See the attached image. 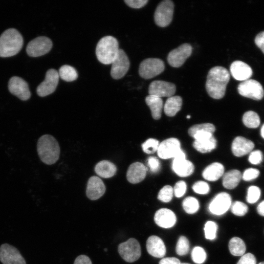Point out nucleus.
Listing matches in <instances>:
<instances>
[{
	"instance_id": "obj_1",
	"label": "nucleus",
	"mask_w": 264,
	"mask_h": 264,
	"mask_svg": "<svg viewBox=\"0 0 264 264\" xmlns=\"http://www.w3.org/2000/svg\"><path fill=\"white\" fill-rule=\"evenodd\" d=\"M230 80L229 71L220 66L212 67L208 72L205 84L208 95L215 99L223 98Z\"/></svg>"
},
{
	"instance_id": "obj_2",
	"label": "nucleus",
	"mask_w": 264,
	"mask_h": 264,
	"mask_svg": "<svg viewBox=\"0 0 264 264\" xmlns=\"http://www.w3.org/2000/svg\"><path fill=\"white\" fill-rule=\"evenodd\" d=\"M37 149L39 158L45 164H53L59 158V143L51 135L44 134L41 136L37 142Z\"/></svg>"
},
{
	"instance_id": "obj_3",
	"label": "nucleus",
	"mask_w": 264,
	"mask_h": 264,
	"mask_svg": "<svg viewBox=\"0 0 264 264\" xmlns=\"http://www.w3.org/2000/svg\"><path fill=\"white\" fill-rule=\"evenodd\" d=\"M23 43V38L17 29H6L0 36V57H9L17 54Z\"/></svg>"
},
{
	"instance_id": "obj_4",
	"label": "nucleus",
	"mask_w": 264,
	"mask_h": 264,
	"mask_svg": "<svg viewBox=\"0 0 264 264\" xmlns=\"http://www.w3.org/2000/svg\"><path fill=\"white\" fill-rule=\"evenodd\" d=\"M119 49L116 39L111 36H107L101 38L97 43L96 55L101 63L110 64L116 58Z\"/></svg>"
},
{
	"instance_id": "obj_5",
	"label": "nucleus",
	"mask_w": 264,
	"mask_h": 264,
	"mask_svg": "<svg viewBox=\"0 0 264 264\" xmlns=\"http://www.w3.org/2000/svg\"><path fill=\"white\" fill-rule=\"evenodd\" d=\"M165 69L164 62L158 58H147L139 65V74L145 79H151L161 73Z\"/></svg>"
},
{
	"instance_id": "obj_6",
	"label": "nucleus",
	"mask_w": 264,
	"mask_h": 264,
	"mask_svg": "<svg viewBox=\"0 0 264 264\" xmlns=\"http://www.w3.org/2000/svg\"><path fill=\"white\" fill-rule=\"evenodd\" d=\"M174 9V2L170 0H165L159 3L155 11L154 19L158 26L164 27L171 22Z\"/></svg>"
},
{
	"instance_id": "obj_7",
	"label": "nucleus",
	"mask_w": 264,
	"mask_h": 264,
	"mask_svg": "<svg viewBox=\"0 0 264 264\" xmlns=\"http://www.w3.org/2000/svg\"><path fill=\"white\" fill-rule=\"evenodd\" d=\"M118 251L122 258L129 263L137 261L141 256V253L139 242L132 238L119 244Z\"/></svg>"
},
{
	"instance_id": "obj_8",
	"label": "nucleus",
	"mask_w": 264,
	"mask_h": 264,
	"mask_svg": "<svg viewBox=\"0 0 264 264\" xmlns=\"http://www.w3.org/2000/svg\"><path fill=\"white\" fill-rule=\"evenodd\" d=\"M239 94L242 96L256 100L262 99L264 90L261 84L256 80L248 79L242 81L238 87Z\"/></svg>"
},
{
	"instance_id": "obj_9",
	"label": "nucleus",
	"mask_w": 264,
	"mask_h": 264,
	"mask_svg": "<svg viewBox=\"0 0 264 264\" xmlns=\"http://www.w3.org/2000/svg\"><path fill=\"white\" fill-rule=\"evenodd\" d=\"M52 47V43L49 38L39 36L28 43L26 50L29 56L36 57L47 53Z\"/></svg>"
},
{
	"instance_id": "obj_10",
	"label": "nucleus",
	"mask_w": 264,
	"mask_h": 264,
	"mask_svg": "<svg viewBox=\"0 0 264 264\" xmlns=\"http://www.w3.org/2000/svg\"><path fill=\"white\" fill-rule=\"evenodd\" d=\"M0 262L2 264H26L20 251L7 243L0 246Z\"/></svg>"
},
{
	"instance_id": "obj_11",
	"label": "nucleus",
	"mask_w": 264,
	"mask_h": 264,
	"mask_svg": "<svg viewBox=\"0 0 264 264\" xmlns=\"http://www.w3.org/2000/svg\"><path fill=\"white\" fill-rule=\"evenodd\" d=\"M192 53L191 45L187 43L183 44L169 52L167 57L168 62L172 67H179L184 63Z\"/></svg>"
},
{
	"instance_id": "obj_12",
	"label": "nucleus",
	"mask_w": 264,
	"mask_h": 264,
	"mask_svg": "<svg viewBox=\"0 0 264 264\" xmlns=\"http://www.w3.org/2000/svg\"><path fill=\"white\" fill-rule=\"evenodd\" d=\"M58 72L54 69H48L44 80L37 88V93L41 97H44L55 90L59 82Z\"/></svg>"
},
{
	"instance_id": "obj_13",
	"label": "nucleus",
	"mask_w": 264,
	"mask_h": 264,
	"mask_svg": "<svg viewBox=\"0 0 264 264\" xmlns=\"http://www.w3.org/2000/svg\"><path fill=\"white\" fill-rule=\"evenodd\" d=\"M111 65L110 75L113 79H119L126 74L130 67V61L123 49H119Z\"/></svg>"
},
{
	"instance_id": "obj_14",
	"label": "nucleus",
	"mask_w": 264,
	"mask_h": 264,
	"mask_svg": "<svg viewBox=\"0 0 264 264\" xmlns=\"http://www.w3.org/2000/svg\"><path fill=\"white\" fill-rule=\"evenodd\" d=\"M8 87L10 92L21 100H27L31 96L27 82L20 77H11L9 80Z\"/></svg>"
},
{
	"instance_id": "obj_15",
	"label": "nucleus",
	"mask_w": 264,
	"mask_h": 264,
	"mask_svg": "<svg viewBox=\"0 0 264 264\" xmlns=\"http://www.w3.org/2000/svg\"><path fill=\"white\" fill-rule=\"evenodd\" d=\"M185 153L181 150L174 157L172 169L179 176L186 177L190 176L194 171L193 163L186 159Z\"/></svg>"
},
{
	"instance_id": "obj_16",
	"label": "nucleus",
	"mask_w": 264,
	"mask_h": 264,
	"mask_svg": "<svg viewBox=\"0 0 264 264\" xmlns=\"http://www.w3.org/2000/svg\"><path fill=\"white\" fill-rule=\"evenodd\" d=\"M176 90L174 84L161 80L153 81L149 87V95L158 97H170L173 96Z\"/></svg>"
},
{
	"instance_id": "obj_17",
	"label": "nucleus",
	"mask_w": 264,
	"mask_h": 264,
	"mask_svg": "<svg viewBox=\"0 0 264 264\" xmlns=\"http://www.w3.org/2000/svg\"><path fill=\"white\" fill-rule=\"evenodd\" d=\"M231 198L229 194L221 192L217 195L209 205L210 212L216 215L224 214L230 208Z\"/></svg>"
},
{
	"instance_id": "obj_18",
	"label": "nucleus",
	"mask_w": 264,
	"mask_h": 264,
	"mask_svg": "<svg viewBox=\"0 0 264 264\" xmlns=\"http://www.w3.org/2000/svg\"><path fill=\"white\" fill-rule=\"evenodd\" d=\"M181 150L179 140L176 138H170L159 144L157 153L160 158L168 159L174 158Z\"/></svg>"
},
{
	"instance_id": "obj_19",
	"label": "nucleus",
	"mask_w": 264,
	"mask_h": 264,
	"mask_svg": "<svg viewBox=\"0 0 264 264\" xmlns=\"http://www.w3.org/2000/svg\"><path fill=\"white\" fill-rule=\"evenodd\" d=\"M106 191L103 181L98 176L90 177L87 183L86 195L90 200H95L100 198Z\"/></svg>"
},
{
	"instance_id": "obj_20",
	"label": "nucleus",
	"mask_w": 264,
	"mask_h": 264,
	"mask_svg": "<svg viewBox=\"0 0 264 264\" xmlns=\"http://www.w3.org/2000/svg\"><path fill=\"white\" fill-rule=\"evenodd\" d=\"M230 71L233 77L238 81L248 80L252 74L251 67L241 61L233 62L230 66Z\"/></svg>"
},
{
	"instance_id": "obj_21",
	"label": "nucleus",
	"mask_w": 264,
	"mask_h": 264,
	"mask_svg": "<svg viewBox=\"0 0 264 264\" xmlns=\"http://www.w3.org/2000/svg\"><path fill=\"white\" fill-rule=\"evenodd\" d=\"M254 146L252 141L244 137L237 136L232 143L231 150L234 155L241 157L251 152Z\"/></svg>"
},
{
	"instance_id": "obj_22",
	"label": "nucleus",
	"mask_w": 264,
	"mask_h": 264,
	"mask_svg": "<svg viewBox=\"0 0 264 264\" xmlns=\"http://www.w3.org/2000/svg\"><path fill=\"white\" fill-rule=\"evenodd\" d=\"M155 223L159 226L168 228L173 227L176 221L175 213L167 208H161L157 210L154 216Z\"/></svg>"
},
{
	"instance_id": "obj_23",
	"label": "nucleus",
	"mask_w": 264,
	"mask_h": 264,
	"mask_svg": "<svg viewBox=\"0 0 264 264\" xmlns=\"http://www.w3.org/2000/svg\"><path fill=\"white\" fill-rule=\"evenodd\" d=\"M147 252L151 256L156 258H162L166 254V247L163 241L154 235L148 238L146 242Z\"/></svg>"
},
{
	"instance_id": "obj_24",
	"label": "nucleus",
	"mask_w": 264,
	"mask_h": 264,
	"mask_svg": "<svg viewBox=\"0 0 264 264\" xmlns=\"http://www.w3.org/2000/svg\"><path fill=\"white\" fill-rule=\"evenodd\" d=\"M147 169L142 163L136 162L132 163L128 168L127 172V179L132 184L142 181L145 177Z\"/></svg>"
},
{
	"instance_id": "obj_25",
	"label": "nucleus",
	"mask_w": 264,
	"mask_h": 264,
	"mask_svg": "<svg viewBox=\"0 0 264 264\" xmlns=\"http://www.w3.org/2000/svg\"><path fill=\"white\" fill-rule=\"evenodd\" d=\"M224 170V167L221 163L215 162L205 168L202 173V176L206 180L216 181L223 175Z\"/></svg>"
},
{
	"instance_id": "obj_26",
	"label": "nucleus",
	"mask_w": 264,
	"mask_h": 264,
	"mask_svg": "<svg viewBox=\"0 0 264 264\" xmlns=\"http://www.w3.org/2000/svg\"><path fill=\"white\" fill-rule=\"evenodd\" d=\"M95 173L103 178H110L116 173L117 168L112 162L108 160H102L95 166Z\"/></svg>"
},
{
	"instance_id": "obj_27",
	"label": "nucleus",
	"mask_w": 264,
	"mask_h": 264,
	"mask_svg": "<svg viewBox=\"0 0 264 264\" xmlns=\"http://www.w3.org/2000/svg\"><path fill=\"white\" fill-rule=\"evenodd\" d=\"M193 146L198 152L207 153L215 149L217 146V141L213 135L195 140Z\"/></svg>"
},
{
	"instance_id": "obj_28",
	"label": "nucleus",
	"mask_w": 264,
	"mask_h": 264,
	"mask_svg": "<svg viewBox=\"0 0 264 264\" xmlns=\"http://www.w3.org/2000/svg\"><path fill=\"white\" fill-rule=\"evenodd\" d=\"M145 101L151 110L153 118L155 120L160 119L163 104L161 98L149 95L146 97Z\"/></svg>"
},
{
	"instance_id": "obj_29",
	"label": "nucleus",
	"mask_w": 264,
	"mask_h": 264,
	"mask_svg": "<svg viewBox=\"0 0 264 264\" xmlns=\"http://www.w3.org/2000/svg\"><path fill=\"white\" fill-rule=\"evenodd\" d=\"M182 99L179 96H173L169 97L164 106L165 113L168 116H174L181 109Z\"/></svg>"
},
{
	"instance_id": "obj_30",
	"label": "nucleus",
	"mask_w": 264,
	"mask_h": 264,
	"mask_svg": "<svg viewBox=\"0 0 264 264\" xmlns=\"http://www.w3.org/2000/svg\"><path fill=\"white\" fill-rule=\"evenodd\" d=\"M242 176L240 171L236 169L226 172L222 177V185L228 189H232L239 183Z\"/></svg>"
},
{
	"instance_id": "obj_31",
	"label": "nucleus",
	"mask_w": 264,
	"mask_h": 264,
	"mask_svg": "<svg viewBox=\"0 0 264 264\" xmlns=\"http://www.w3.org/2000/svg\"><path fill=\"white\" fill-rule=\"evenodd\" d=\"M228 247L230 253L236 256H242L246 250L245 243L238 237H233L230 239Z\"/></svg>"
},
{
	"instance_id": "obj_32",
	"label": "nucleus",
	"mask_w": 264,
	"mask_h": 264,
	"mask_svg": "<svg viewBox=\"0 0 264 264\" xmlns=\"http://www.w3.org/2000/svg\"><path fill=\"white\" fill-rule=\"evenodd\" d=\"M59 75L60 78L66 82H71L75 80L78 77L76 70L69 65L62 66L59 69Z\"/></svg>"
},
{
	"instance_id": "obj_33",
	"label": "nucleus",
	"mask_w": 264,
	"mask_h": 264,
	"mask_svg": "<svg viewBox=\"0 0 264 264\" xmlns=\"http://www.w3.org/2000/svg\"><path fill=\"white\" fill-rule=\"evenodd\" d=\"M242 121L244 125L249 128H256L260 124V119L258 114L251 110L244 113Z\"/></svg>"
},
{
	"instance_id": "obj_34",
	"label": "nucleus",
	"mask_w": 264,
	"mask_h": 264,
	"mask_svg": "<svg viewBox=\"0 0 264 264\" xmlns=\"http://www.w3.org/2000/svg\"><path fill=\"white\" fill-rule=\"evenodd\" d=\"M182 206L184 211L188 214H192L195 213L199 209V203L198 200L192 197H188L185 198L182 202Z\"/></svg>"
},
{
	"instance_id": "obj_35",
	"label": "nucleus",
	"mask_w": 264,
	"mask_h": 264,
	"mask_svg": "<svg viewBox=\"0 0 264 264\" xmlns=\"http://www.w3.org/2000/svg\"><path fill=\"white\" fill-rule=\"evenodd\" d=\"M216 130L215 127L211 123H203L193 125L188 130L190 136L193 137L194 134L198 132H208L213 133Z\"/></svg>"
},
{
	"instance_id": "obj_36",
	"label": "nucleus",
	"mask_w": 264,
	"mask_h": 264,
	"mask_svg": "<svg viewBox=\"0 0 264 264\" xmlns=\"http://www.w3.org/2000/svg\"><path fill=\"white\" fill-rule=\"evenodd\" d=\"M176 252L180 256L187 254L189 250V242L188 240L183 236L178 239L176 245Z\"/></svg>"
},
{
	"instance_id": "obj_37",
	"label": "nucleus",
	"mask_w": 264,
	"mask_h": 264,
	"mask_svg": "<svg viewBox=\"0 0 264 264\" xmlns=\"http://www.w3.org/2000/svg\"><path fill=\"white\" fill-rule=\"evenodd\" d=\"M191 256L193 262L198 264H202L206 259L205 250L199 246H196L193 248Z\"/></svg>"
},
{
	"instance_id": "obj_38",
	"label": "nucleus",
	"mask_w": 264,
	"mask_h": 264,
	"mask_svg": "<svg viewBox=\"0 0 264 264\" xmlns=\"http://www.w3.org/2000/svg\"><path fill=\"white\" fill-rule=\"evenodd\" d=\"M159 146V142L154 138H149L144 142L142 148L144 152L148 154H154L157 151Z\"/></svg>"
},
{
	"instance_id": "obj_39",
	"label": "nucleus",
	"mask_w": 264,
	"mask_h": 264,
	"mask_svg": "<svg viewBox=\"0 0 264 264\" xmlns=\"http://www.w3.org/2000/svg\"><path fill=\"white\" fill-rule=\"evenodd\" d=\"M230 209L233 214L238 216H243L248 211L247 206L243 202L239 201H236L232 203Z\"/></svg>"
},
{
	"instance_id": "obj_40",
	"label": "nucleus",
	"mask_w": 264,
	"mask_h": 264,
	"mask_svg": "<svg viewBox=\"0 0 264 264\" xmlns=\"http://www.w3.org/2000/svg\"><path fill=\"white\" fill-rule=\"evenodd\" d=\"M173 192V189L171 186L166 185L159 191L157 198L162 202H168L172 199Z\"/></svg>"
},
{
	"instance_id": "obj_41",
	"label": "nucleus",
	"mask_w": 264,
	"mask_h": 264,
	"mask_svg": "<svg viewBox=\"0 0 264 264\" xmlns=\"http://www.w3.org/2000/svg\"><path fill=\"white\" fill-rule=\"evenodd\" d=\"M217 228V225L215 222L212 221L206 222L204 228L205 238L210 240L215 239Z\"/></svg>"
},
{
	"instance_id": "obj_42",
	"label": "nucleus",
	"mask_w": 264,
	"mask_h": 264,
	"mask_svg": "<svg viewBox=\"0 0 264 264\" xmlns=\"http://www.w3.org/2000/svg\"><path fill=\"white\" fill-rule=\"evenodd\" d=\"M261 196V190L256 186H250L247 190L246 200L249 203H254L257 201Z\"/></svg>"
},
{
	"instance_id": "obj_43",
	"label": "nucleus",
	"mask_w": 264,
	"mask_h": 264,
	"mask_svg": "<svg viewBox=\"0 0 264 264\" xmlns=\"http://www.w3.org/2000/svg\"><path fill=\"white\" fill-rule=\"evenodd\" d=\"M194 191L198 194L205 195L209 192L208 184L203 181H198L196 182L192 187Z\"/></svg>"
},
{
	"instance_id": "obj_44",
	"label": "nucleus",
	"mask_w": 264,
	"mask_h": 264,
	"mask_svg": "<svg viewBox=\"0 0 264 264\" xmlns=\"http://www.w3.org/2000/svg\"><path fill=\"white\" fill-rule=\"evenodd\" d=\"M259 174V170L252 168H248L244 171L242 178L245 181H250L258 177Z\"/></svg>"
},
{
	"instance_id": "obj_45",
	"label": "nucleus",
	"mask_w": 264,
	"mask_h": 264,
	"mask_svg": "<svg viewBox=\"0 0 264 264\" xmlns=\"http://www.w3.org/2000/svg\"><path fill=\"white\" fill-rule=\"evenodd\" d=\"M263 158L262 152L260 150H255L250 153L248 161L252 164L257 165L262 162Z\"/></svg>"
},
{
	"instance_id": "obj_46",
	"label": "nucleus",
	"mask_w": 264,
	"mask_h": 264,
	"mask_svg": "<svg viewBox=\"0 0 264 264\" xmlns=\"http://www.w3.org/2000/svg\"><path fill=\"white\" fill-rule=\"evenodd\" d=\"M186 191V184L182 181H179L175 184L173 191L175 195L177 198L182 197Z\"/></svg>"
},
{
	"instance_id": "obj_47",
	"label": "nucleus",
	"mask_w": 264,
	"mask_h": 264,
	"mask_svg": "<svg viewBox=\"0 0 264 264\" xmlns=\"http://www.w3.org/2000/svg\"><path fill=\"white\" fill-rule=\"evenodd\" d=\"M148 165L150 171L153 173H156L160 169V163L158 159L154 156H150L148 158Z\"/></svg>"
},
{
	"instance_id": "obj_48",
	"label": "nucleus",
	"mask_w": 264,
	"mask_h": 264,
	"mask_svg": "<svg viewBox=\"0 0 264 264\" xmlns=\"http://www.w3.org/2000/svg\"><path fill=\"white\" fill-rule=\"evenodd\" d=\"M237 264H256V259L254 255L248 253L243 254Z\"/></svg>"
},
{
	"instance_id": "obj_49",
	"label": "nucleus",
	"mask_w": 264,
	"mask_h": 264,
	"mask_svg": "<svg viewBox=\"0 0 264 264\" xmlns=\"http://www.w3.org/2000/svg\"><path fill=\"white\" fill-rule=\"evenodd\" d=\"M125 2L129 6L133 8H140L144 6L148 2V0H125Z\"/></svg>"
},
{
	"instance_id": "obj_50",
	"label": "nucleus",
	"mask_w": 264,
	"mask_h": 264,
	"mask_svg": "<svg viewBox=\"0 0 264 264\" xmlns=\"http://www.w3.org/2000/svg\"><path fill=\"white\" fill-rule=\"evenodd\" d=\"M255 43L257 46L264 53V31L259 33L255 39Z\"/></svg>"
},
{
	"instance_id": "obj_51",
	"label": "nucleus",
	"mask_w": 264,
	"mask_h": 264,
	"mask_svg": "<svg viewBox=\"0 0 264 264\" xmlns=\"http://www.w3.org/2000/svg\"><path fill=\"white\" fill-rule=\"evenodd\" d=\"M74 264H92L90 258L85 255H81L75 260Z\"/></svg>"
},
{
	"instance_id": "obj_52",
	"label": "nucleus",
	"mask_w": 264,
	"mask_h": 264,
	"mask_svg": "<svg viewBox=\"0 0 264 264\" xmlns=\"http://www.w3.org/2000/svg\"><path fill=\"white\" fill-rule=\"evenodd\" d=\"M180 261L175 257H168L162 259L159 264H180Z\"/></svg>"
},
{
	"instance_id": "obj_53",
	"label": "nucleus",
	"mask_w": 264,
	"mask_h": 264,
	"mask_svg": "<svg viewBox=\"0 0 264 264\" xmlns=\"http://www.w3.org/2000/svg\"><path fill=\"white\" fill-rule=\"evenodd\" d=\"M257 209L259 215L264 216V200L260 203L257 206Z\"/></svg>"
},
{
	"instance_id": "obj_54",
	"label": "nucleus",
	"mask_w": 264,
	"mask_h": 264,
	"mask_svg": "<svg viewBox=\"0 0 264 264\" xmlns=\"http://www.w3.org/2000/svg\"><path fill=\"white\" fill-rule=\"evenodd\" d=\"M261 135L264 139V124L263 125L261 129Z\"/></svg>"
},
{
	"instance_id": "obj_55",
	"label": "nucleus",
	"mask_w": 264,
	"mask_h": 264,
	"mask_svg": "<svg viewBox=\"0 0 264 264\" xmlns=\"http://www.w3.org/2000/svg\"><path fill=\"white\" fill-rule=\"evenodd\" d=\"M190 115H187V119H190Z\"/></svg>"
},
{
	"instance_id": "obj_56",
	"label": "nucleus",
	"mask_w": 264,
	"mask_h": 264,
	"mask_svg": "<svg viewBox=\"0 0 264 264\" xmlns=\"http://www.w3.org/2000/svg\"><path fill=\"white\" fill-rule=\"evenodd\" d=\"M259 264H264V262H261Z\"/></svg>"
},
{
	"instance_id": "obj_57",
	"label": "nucleus",
	"mask_w": 264,
	"mask_h": 264,
	"mask_svg": "<svg viewBox=\"0 0 264 264\" xmlns=\"http://www.w3.org/2000/svg\"><path fill=\"white\" fill-rule=\"evenodd\" d=\"M185 264V263H184V264Z\"/></svg>"
}]
</instances>
